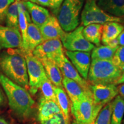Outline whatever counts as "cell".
<instances>
[{
	"instance_id": "cell-1",
	"label": "cell",
	"mask_w": 124,
	"mask_h": 124,
	"mask_svg": "<svg viewBox=\"0 0 124 124\" xmlns=\"http://www.w3.org/2000/svg\"><path fill=\"white\" fill-rule=\"evenodd\" d=\"M0 84L5 91L9 106L13 112L20 117H28L35 101L27 90L12 81L1 72Z\"/></svg>"
},
{
	"instance_id": "cell-2",
	"label": "cell",
	"mask_w": 124,
	"mask_h": 124,
	"mask_svg": "<svg viewBox=\"0 0 124 124\" xmlns=\"http://www.w3.org/2000/svg\"><path fill=\"white\" fill-rule=\"evenodd\" d=\"M0 71L12 81L29 89V79L24 52L16 51L0 54Z\"/></svg>"
},
{
	"instance_id": "cell-3",
	"label": "cell",
	"mask_w": 124,
	"mask_h": 124,
	"mask_svg": "<svg viewBox=\"0 0 124 124\" xmlns=\"http://www.w3.org/2000/svg\"><path fill=\"white\" fill-rule=\"evenodd\" d=\"M122 74L120 70L111 60L92 59L87 81L90 85H117Z\"/></svg>"
},
{
	"instance_id": "cell-4",
	"label": "cell",
	"mask_w": 124,
	"mask_h": 124,
	"mask_svg": "<svg viewBox=\"0 0 124 124\" xmlns=\"http://www.w3.org/2000/svg\"><path fill=\"white\" fill-rule=\"evenodd\" d=\"M85 0H64L57 12L56 18L65 32L74 31L79 24V15Z\"/></svg>"
},
{
	"instance_id": "cell-5",
	"label": "cell",
	"mask_w": 124,
	"mask_h": 124,
	"mask_svg": "<svg viewBox=\"0 0 124 124\" xmlns=\"http://www.w3.org/2000/svg\"><path fill=\"white\" fill-rule=\"evenodd\" d=\"M102 108L94 104L91 90L78 102L71 103L70 108L76 121L85 124L94 123Z\"/></svg>"
},
{
	"instance_id": "cell-6",
	"label": "cell",
	"mask_w": 124,
	"mask_h": 124,
	"mask_svg": "<svg viewBox=\"0 0 124 124\" xmlns=\"http://www.w3.org/2000/svg\"><path fill=\"white\" fill-rule=\"evenodd\" d=\"M81 26H86L93 24L103 25L108 22L124 23L122 18L113 16L102 10L97 5L96 0H86L82 11Z\"/></svg>"
},
{
	"instance_id": "cell-7",
	"label": "cell",
	"mask_w": 124,
	"mask_h": 124,
	"mask_svg": "<svg viewBox=\"0 0 124 124\" xmlns=\"http://www.w3.org/2000/svg\"><path fill=\"white\" fill-rule=\"evenodd\" d=\"M29 79V90L35 94L40 89L42 82L47 77L41 61L32 53H25Z\"/></svg>"
},
{
	"instance_id": "cell-8",
	"label": "cell",
	"mask_w": 124,
	"mask_h": 124,
	"mask_svg": "<svg viewBox=\"0 0 124 124\" xmlns=\"http://www.w3.org/2000/svg\"><path fill=\"white\" fill-rule=\"evenodd\" d=\"M84 27L79 26L74 31L65 32L61 39L63 46L66 51L90 52L95 47L87 40L82 33Z\"/></svg>"
},
{
	"instance_id": "cell-9",
	"label": "cell",
	"mask_w": 124,
	"mask_h": 124,
	"mask_svg": "<svg viewBox=\"0 0 124 124\" xmlns=\"http://www.w3.org/2000/svg\"><path fill=\"white\" fill-rule=\"evenodd\" d=\"M32 54L39 60L48 59L56 64L65 55L63 45L59 39L44 41L34 49Z\"/></svg>"
},
{
	"instance_id": "cell-10",
	"label": "cell",
	"mask_w": 124,
	"mask_h": 124,
	"mask_svg": "<svg viewBox=\"0 0 124 124\" xmlns=\"http://www.w3.org/2000/svg\"><path fill=\"white\" fill-rule=\"evenodd\" d=\"M90 89L94 104L101 108L112 101L118 94L117 85L114 84L90 85Z\"/></svg>"
},
{
	"instance_id": "cell-11",
	"label": "cell",
	"mask_w": 124,
	"mask_h": 124,
	"mask_svg": "<svg viewBox=\"0 0 124 124\" xmlns=\"http://www.w3.org/2000/svg\"><path fill=\"white\" fill-rule=\"evenodd\" d=\"M64 53L80 75L85 80H87L91 64L90 53L69 51H64Z\"/></svg>"
},
{
	"instance_id": "cell-12",
	"label": "cell",
	"mask_w": 124,
	"mask_h": 124,
	"mask_svg": "<svg viewBox=\"0 0 124 124\" xmlns=\"http://www.w3.org/2000/svg\"><path fill=\"white\" fill-rule=\"evenodd\" d=\"M18 48L22 50L23 41L20 30L0 24V49Z\"/></svg>"
},
{
	"instance_id": "cell-13",
	"label": "cell",
	"mask_w": 124,
	"mask_h": 124,
	"mask_svg": "<svg viewBox=\"0 0 124 124\" xmlns=\"http://www.w3.org/2000/svg\"><path fill=\"white\" fill-rule=\"evenodd\" d=\"M56 64L59 68L63 77L73 80L78 83L85 91L90 90L89 83L79 75L77 70L66 56L64 55L62 57L61 59L57 62Z\"/></svg>"
},
{
	"instance_id": "cell-14",
	"label": "cell",
	"mask_w": 124,
	"mask_h": 124,
	"mask_svg": "<svg viewBox=\"0 0 124 124\" xmlns=\"http://www.w3.org/2000/svg\"><path fill=\"white\" fill-rule=\"evenodd\" d=\"M39 28L44 41L53 39L61 40L65 33L56 17L51 15L47 21Z\"/></svg>"
},
{
	"instance_id": "cell-15",
	"label": "cell",
	"mask_w": 124,
	"mask_h": 124,
	"mask_svg": "<svg viewBox=\"0 0 124 124\" xmlns=\"http://www.w3.org/2000/svg\"><path fill=\"white\" fill-rule=\"evenodd\" d=\"M24 4L28 10L31 21L39 28L41 27L51 16L48 10L41 6L31 2H24Z\"/></svg>"
},
{
	"instance_id": "cell-16",
	"label": "cell",
	"mask_w": 124,
	"mask_h": 124,
	"mask_svg": "<svg viewBox=\"0 0 124 124\" xmlns=\"http://www.w3.org/2000/svg\"><path fill=\"white\" fill-rule=\"evenodd\" d=\"M62 112L57 102L41 98L38 109V118L40 122L48 120L55 114Z\"/></svg>"
},
{
	"instance_id": "cell-17",
	"label": "cell",
	"mask_w": 124,
	"mask_h": 124,
	"mask_svg": "<svg viewBox=\"0 0 124 124\" xmlns=\"http://www.w3.org/2000/svg\"><path fill=\"white\" fill-rule=\"evenodd\" d=\"M44 67L46 75L48 79L56 87L63 88V75L59 67L55 62L48 59L40 60Z\"/></svg>"
},
{
	"instance_id": "cell-18",
	"label": "cell",
	"mask_w": 124,
	"mask_h": 124,
	"mask_svg": "<svg viewBox=\"0 0 124 124\" xmlns=\"http://www.w3.org/2000/svg\"><path fill=\"white\" fill-rule=\"evenodd\" d=\"M96 2L108 15L120 18L124 17V0H96Z\"/></svg>"
},
{
	"instance_id": "cell-19",
	"label": "cell",
	"mask_w": 124,
	"mask_h": 124,
	"mask_svg": "<svg viewBox=\"0 0 124 124\" xmlns=\"http://www.w3.org/2000/svg\"><path fill=\"white\" fill-rule=\"evenodd\" d=\"M63 86L66 89V93L70 99L71 103L78 102L84 97L87 91H85L78 83L66 77H63Z\"/></svg>"
},
{
	"instance_id": "cell-20",
	"label": "cell",
	"mask_w": 124,
	"mask_h": 124,
	"mask_svg": "<svg viewBox=\"0 0 124 124\" xmlns=\"http://www.w3.org/2000/svg\"><path fill=\"white\" fill-rule=\"evenodd\" d=\"M124 30V25L116 22H108L102 25V43L105 46L111 40L118 38Z\"/></svg>"
},
{
	"instance_id": "cell-21",
	"label": "cell",
	"mask_w": 124,
	"mask_h": 124,
	"mask_svg": "<svg viewBox=\"0 0 124 124\" xmlns=\"http://www.w3.org/2000/svg\"><path fill=\"white\" fill-rule=\"evenodd\" d=\"M44 42L40 28L33 23L28 24L27 30V51L32 53L36 48Z\"/></svg>"
},
{
	"instance_id": "cell-22",
	"label": "cell",
	"mask_w": 124,
	"mask_h": 124,
	"mask_svg": "<svg viewBox=\"0 0 124 124\" xmlns=\"http://www.w3.org/2000/svg\"><path fill=\"white\" fill-rule=\"evenodd\" d=\"M102 33V25L93 24L88 25L82 31L83 36L91 44L100 46Z\"/></svg>"
},
{
	"instance_id": "cell-23",
	"label": "cell",
	"mask_w": 124,
	"mask_h": 124,
	"mask_svg": "<svg viewBox=\"0 0 124 124\" xmlns=\"http://www.w3.org/2000/svg\"><path fill=\"white\" fill-rule=\"evenodd\" d=\"M111 103L112 111L110 124H121L124 114V100L118 95Z\"/></svg>"
},
{
	"instance_id": "cell-24",
	"label": "cell",
	"mask_w": 124,
	"mask_h": 124,
	"mask_svg": "<svg viewBox=\"0 0 124 124\" xmlns=\"http://www.w3.org/2000/svg\"><path fill=\"white\" fill-rule=\"evenodd\" d=\"M55 93L57 103L59 106L62 113L69 120V113L71 108V103L69 97L63 88L55 87Z\"/></svg>"
},
{
	"instance_id": "cell-25",
	"label": "cell",
	"mask_w": 124,
	"mask_h": 124,
	"mask_svg": "<svg viewBox=\"0 0 124 124\" xmlns=\"http://www.w3.org/2000/svg\"><path fill=\"white\" fill-rule=\"evenodd\" d=\"M118 48H111L108 46H95L91 52L92 59L111 60Z\"/></svg>"
},
{
	"instance_id": "cell-26",
	"label": "cell",
	"mask_w": 124,
	"mask_h": 124,
	"mask_svg": "<svg viewBox=\"0 0 124 124\" xmlns=\"http://www.w3.org/2000/svg\"><path fill=\"white\" fill-rule=\"evenodd\" d=\"M18 15L19 12L17 1V0H15V2H13L8 9L5 18V23L7 27L19 30Z\"/></svg>"
},
{
	"instance_id": "cell-27",
	"label": "cell",
	"mask_w": 124,
	"mask_h": 124,
	"mask_svg": "<svg viewBox=\"0 0 124 124\" xmlns=\"http://www.w3.org/2000/svg\"><path fill=\"white\" fill-rule=\"evenodd\" d=\"M18 12V25L23 41L22 51L26 53L27 51V30L29 23L24 14L20 11Z\"/></svg>"
},
{
	"instance_id": "cell-28",
	"label": "cell",
	"mask_w": 124,
	"mask_h": 124,
	"mask_svg": "<svg viewBox=\"0 0 124 124\" xmlns=\"http://www.w3.org/2000/svg\"><path fill=\"white\" fill-rule=\"evenodd\" d=\"M55 87L48 78L45 79L40 87L42 93V97L46 100L54 101L57 102L55 93Z\"/></svg>"
},
{
	"instance_id": "cell-29",
	"label": "cell",
	"mask_w": 124,
	"mask_h": 124,
	"mask_svg": "<svg viewBox=\"0 0 124 124\" xmlns=\"http://www.w3.org/2000/svg\"><path fill=\"white\" fill-rule=\"evenodd\" d=\"M112 111V103L106 104L103 107L98 114L94 124H110Z\"/></svg>"
},
{
	"instance_id": "cell-30",
	"label": "cell",
	"mask_w": 124,
	"mask_h": 124,
	"mask_svg": "<svg viewBox=\"0 0 124 124\" xmlns=\"http://www.w3.org/2000/svg\"><path fill=\"white\" fill-rule=\"evenodd\" d=\"M111 61L123 73L124 72V46H120L118 48Z\"/></svg>"
},
{
	"instance_id": "cell-31",
	"label": "cell",
	"mask_w": 124,
	"mask_h": 124,
	"mask_svg": "<svg viewBox=\"0 0 124 124\" xmlns=\"http://www.w3.org/2000/svg\"><path fill=\"white\" fill-rule=\"evenodd\" d=\"M41 124H69V120L65 117L63 113L55 114L50 118L40 122Z\"/></svg>"
},
{
	"instance_id": "cell-32",
	"label": "cell",
	"mask_w": 124,
	"mask_h": 124,
	"mask_svg": "<svg viewBox=\"0 0 124 124\" xmlns=\"http://www.w3.org/2000/svg\"><path fill=\"white\" fill-rule=\"evenodd\" d=\"M15 1V0H0V24L5 22L8 9Z\"/></svg>"
},
{
	"instance_id": "cell-33",
	"label": "cell",
	"mask_w": 124,
	"mask_h": 124,
	"mask_svg": "<svg viewBox=\"0 0 124 124\" xmlns=\"http://www.w3.org/2000/svg\"><path fill=\"white\" fill-rule=\"evenodd\" d=\"M36 1L38 4H39L40 5L56 9L55 5L52 0H36Z\"/></svg>"
},
{
	"instance_id": "cell-34",
	"label": "cell",
	"mask_w": 124,
	"mask_h": 124,
	"mask_svg": "<svg viewBox=\"0 0 124 124\" xmlns=\"http://www.w3.org/2000/svg\"><path fill=\"white\" fill-rule=\"evenodd\" d=\"M106 46H109V47L111 48H118L119 47V44L117 38L115 39L111 40L107 44Z\"/></svg>"
},
{
	"instance_id": "cell-35",
	"label": "cell",
	"mask_w": 124,
	"mask_h": 124,
	"mask_svg": "<svg viewBox=\"0 0 124 124\" xmlns=\"http://www.w3.org/2000/svg\"><path fill=\"white\" fill-rule=\"evenodd\" d=\"M117 90L118 93L120 94L119 95L124 100V83H121V84L119 85L117 87Z\"/></svg>"
},
{
	"instance_id": "cell-36",
	"label": "cell",
	"mask_w": 124,
	"mask_h": 124,
	"mask_svg": "<svg viewBox=\"0 0 124 124\" xmlns=\"http://www.w3.org/2000/svg\"><path fill=\"white\" fill-rule=\"evenodd\" d=\"M117 40L118 41L119 46H124V30L118 36Z\"/></svg>"
},
{
	"instance_id": "cell-37",
	"label": "cell",
	"mask_w": 124,
	"mask_h": 124,
	"mask_svg": "<svg viewBox=\"0 0 124 124\" xmlns=\"http://www.w3.org/2000/svg\"><path fill=\"white\" fill-rule=\"evenodd\" d=\"M52 1H53V2L55 5L56 9L60 7V6L61 5V4L63 2L64 0H52Z\"/></svg>"
},
{
	"instance_id": "cell-38",
	"label": "cell",
	"mask_w": 124,
	"mask_h": 124,
	"mask_svg": "<svg viewBox=\"0 0 124 124\" xmlns=\"http://www.w3.org/2000/svg\"><path fill=\"white\" fill-rule=\"evenodd\" d=\"M5 101V98L4 94H3L2 90L0 89V106H1L4 103Z\"/></svg>"
},
{
	"instance_id": "cell-39",
	"label": "cell",
	"mask_w": 124,
	"mask_h": 124,
	"mask_svg": "<svg viewBox=\"0 0 124 124\" xmlns=\"http://www.w3.org/2000/svg\"><path fill=\"white\" fill-rule=\"evenodd\" d=\"M124 80V72L122 73L121 77V78H120V79L118 80V81L117 82V85H119V84H121V83H123Z\"/></svg>"
},
{
	"instance_id": "cell-40",
	"label": "cell",
	"mask_w": 124,
	"mask_h": 124,
	"mask_svg": "<svg viewBox=\"0 0 124 124\" xmlns=\"http://www.w3.org/2000/svg\"><path fill=\"white\" fill-rule=\"evenodd\" d=\"M0 124H9L7 121L2 118L0 117Z\"/></svg>"
},
{
	"instance_id": "cell-41",
	"label": "cell",
	"mask_w": 124,
	"mask_h": 124,
	"mask_svg": "<svg viewBox=\"0 0 124 124\" xmlns=\"http://www.w3.org/2000/svg\"><path fill=\"white\" fill-rule=\"evenodd\" d=\"M21 1H24V2H31L32 3H34V4H38V2H37L36 0H21Z\"/></svg>"
},
{
	"instance_id": "cell-42",
	"label": "cell",
	"mask_w": 124,
	"mask_h": 124,
	"mask_svg": "<svg viewBox=\"0 0 124 124\" xmlns=\"http://www.w3.org/2000/svg\"><path fill=\"white\" fill-rule=\"evenodd\" d=\"M72 124H94V123H93V124H85V123H82V122H77V121H75V122H74Z\"/></svg>"
},
{
	"instance_id": "cell-43",
	"label": "cell",
	"mask_w": 124,
	"mask_h": 124,
	"mask_svg": "<svg viewBox=\"0 0 124 124\" xmlns=\"http://www.w3.org/2000/svg\"><path fill=\"white\" fill-rule=\"evenodd\" d=\"M123 124H124V122H123Z\"/></svg>"
},
{
	"instance_id": "cell-44",
	"label": "cell",
	"mask_w": 124,
	"mask_h": 124,
	"mask_svg": "<svg viewBox=\"0 0 124 124\" xmlns=\"http://www.w3.org/2000/svg\"><path fill=\"white\" fill-rule=\"evenodd\" d=\"M124 83V82H123V83Z\"/></svg>"
},
{
	"instance_id": "cell-45",
	"label": "cell",
	"mask_w": 124,
	"mask_h": 124,
	"mask_svg": "<svg viewBox=\"0 0 124 124\" xmlns=\"http://www.w3.org/2000/svg\"><path fill=\"white\" fill-rule=\"evenodd\" d=\"M17 1H18V0H17Z\"/></svg>"
}]
</instances>
